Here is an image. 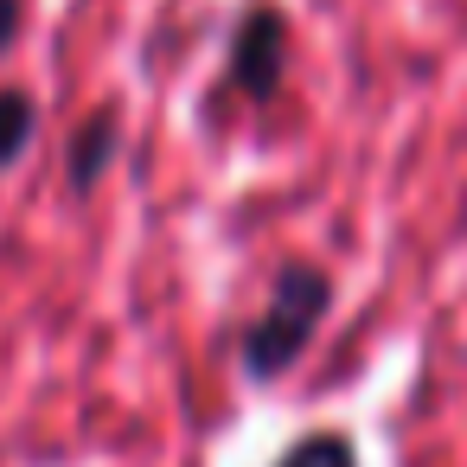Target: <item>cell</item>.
<instances>
[{
    "label": "cell",
    "mask_w": 467,
    "mask_h": 467,
    "mask_svg": "<svg viewBox=\"0 0 467 467\" xmlns=\"http://www.w3.org/2000/svg\"><path fill=\"white\" fill-rule=\"evenodd\" d=\"M327 301H333V282H327L320 269H307V263H288V269L275 275L269 307H263L256 327L244 333V371H250V378H275V371H288V365L301 358L307 333L320 327Z\"/></svg>",
    "instance_id": "cell-1"
},
{
    "label": "cell",
    "mask_w": 467,
    "mask_h": 467,
    "mask_svg": "<svg viewBox=\"0 0 467 467\" xmlns=\"http://www.w3.org/2000/svg\"><path fill=\"white\" fill-rule=\"evenodd\" d=\"M282 65H288V20H282L275 7L244 14L237 46H231V84H237V90H250V97H275Z\"/></svg>",
    "instance_id": "cell-2"
},
{
    "label": "cell",
    "mask_w": 467,
    "mask_h": 467,
    "mask_svg": "<svg viewBox=\"0 0 467 467\" xmlns=\"http://www.w3.org/2000/svg\"><path fill=\"white\" fill-rule=\"evenodd\" d=\"M109 161H116V116H90L84 135H78V154H71V180H78V192H90V186L103 180Z\"/></svg>",
    "instance_id": "cell-3"
},
{
    "label": "cell",
    "mask_w": 467,
    "mask_h": 467,
    "mask_svg": "<svg viewBox=\"0 0 467 467\" xmlns=\"http://www.w3.org/2000/svg\"><path fill=\"white\" fill-rule=\"evenodd\" d=\"M39 135V103L26 90H0V167H14Z\"/></svg>",
    "instance_id": "cell-4"
},
{
    "label": "cell",
    "mask_w": 467,
    "mask_h": 467,
    "mask_svg": "<svg viewBox=\"0 0 467 467\" xmlns=\"http://www.w3.org/2000/svg\"><path fill=\"white\" fill-rule=\"evenodd\" d=\"M282 467H358V454H352L346 435H307L282 454Z\"/></svg>",
    "instance_id": "cell-5"
},
{
    "label": "cell",
    "mask_w": 467,
    "mask_h": 467,
    "mask_svg": "<svg viewBox=\"0 0 467 467\" xmlns=\"http://www.w3.org/2000/svg\"><path fill=\"white\" fill-rule=\"evenodd\" d=\"M14 33H20V0H0V52L14 46Z\"/></svg>",
    "instance_id": "cell-6"
}]
</instances>
